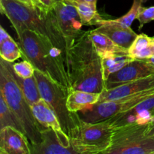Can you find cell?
Segmentation results:
<instances>
[{
	"instance_id": "6da1fadb",
	"label": "cell",
	"mask_w": 154,
	"mask_h": 154,
	"mask_svg": "<svg viewBox=\"0 0 154 154\" xmlns=\"http://www.w3.org/2000/svg\"><path fill=\"white\" fill-rule=\"evenodd\" d=\"M66 68L71 89L102 93L105 89L102 59L89 38L83 32L66 55Z\"/></svg>"
},
{
	"instance_id": "7a4b0ae2",
	"label": "cell",
	"mask_w": 154,
	"mask_h": 154,
	"mask_svg": "<svg viewBox=\"0 0 154 154\" xmlns=\"http://www.w3.org/2000/svg\"><path fill=\"white\" fill-rule=\"evenodd\" d=\"M17 37L23 57L29 60L35 69L70 90L66 55L54 45L48 36L32 30L24 29L17 34Z\"/></svg>"
},
{
	"instance_id": "3957f363",
	"label": "cell",
	"mask_w": 154,
	"mask_h": 154,
	"mask_svg": "<svg viewBox=\"0 0 154 154\" xmlns=\"http://www.w3.org/2000/svg\"><path fill=\"white\" fill-rule=\"evenodd\" d=\"M0 94L22 124L30 145L41 143L42 131L45 128L41 126L35 117L31 105L27 102L12 75L10 63L2 58L0 61Z\"/></svg>"
},
{
	"instance_id": "277c9868",
	"label": "cell",
	"mask_w": 154,
	"mask_h": 154,
	"mask_svg": "<svg viewBox=\"0 0 154 154\" xmlns=\"http://www.w3.org/2000/svg\"><path fill=\"white\" fill-rule=\"evenodd\" d=\"M34 75L42 98L54 110L63 131L69 136L72 129L78 126L81 120L77 113L71 112L68 109L67 97L69 90L37 69L35 70Z\"/></svg>"
},
{
	"instance_id": "5b68a950",
	"label": "cell",
	"mask_w": 154,
	"mask_h": 154,
	"mask_svg": "<svg viewBox=\"0 0 154 154\" xmlns=\"http://www.w3.org/2000/svg\"><path fill=\"white\" fill-rule=\"evenodd\" d=\"M148 125L130 124L114 128L111 145L105 154H154V135Z\"/></svg>"
},
{
	"instance_id": "8992f818",
	"label": "cell",
	"mask_w": 154,
	"mask_h": 154,
	"mask_svg": "<svg viewBox=\"0 0 154 154\" xmlns=\"http://www.w3.org/2000/svg\"><path fill=\"white\" fill-rule=\"evenodd\" d=\"M114 127L108 120L89 123L81 120L69 138L83 149L84 154L104 153L111 145Z\"/></svg>"
},
{
	"instance_id": "52a82bcc",
	"label": "cell",
	"mask_w": 154,
	"mask_h": 154,
	"mask_svg": "<svg viewBox=\"0 0 154 154\" xmlns=\"http://www.w3.org/2000/svg\"><path fill=\"white\" fill-rule=\"evenodd\" d=\"M1 13L10 20L17 34L30 29L49 37L46 14L24 4L19 0H0Z\"/></svg>"
},
{
	"instance_id": "ba28073f",
	"label": "cell",
	"mask_w": 154,
	"mask_h": 154,
	"mask_svg": "<svg viewBox=\"0 0 154 154\" xmlns=\"http://www.w3.org/2000/svg\"><path fill=\"white\" fill-rule=\"evenodd\" d=\"M153 93L154 89H152L123 99L105 101L94 104L90 108L78 111L77 114L81 120L85 122L103 121L133 108Z\"/></svg>"
},
{
	"instance_id": "9c48e42d",
	"label": "cell",
	"mask_w": 154,
	"mask_h": 154,
	"mask_svg": "<svg viewBox=\"0 0 154 154\" xmlns=\"http://www.w3.org/2000/svg\"><path fill=\"white\" fill-rule=\"evenodd\" d=\"M47 15L61 33L69 51L84 32L81 30L84 24L76 8L68 0H59L56 2L54 8L47 13Z\"/></svg>"
},
{
	"instance_id": "30bf717a",
	"label": "cell",
	"mask_w": 154,
	"mask_h": 154,
	"mask_svg": "<svg viewBox=\"0 0 154 154\" xmlns=\"http://www.w3.org/2000/svg\"><path fill=\"white\" fill-rule=\"evenodd\" d=\"M32 154H78L68 135H61L52 128L42 131V141L30 145Z\"/></svg>"
},
{
	"instance_id": "8fae6325",
	"label": "cell",
	"mask_w": 154,
	"mask_h": 154,
	"mask_svg": "<svg viewBox=\"0 0 154 154\" xmlns=\"http://www.w3.org/2000/svg\"><path fill=\"white\" fill-rule=\"evenodd\" d=\"M154 120V93L128 111L108 119L114 128L130 124L147 125Z\"/></svg>"
},
{
	"instance_id": "7c38bea8",
	"label": "cell",
	"mask_w": 154,
	"mask_h": 154,
	"mask_svg": "<svg viewBox=\"0 0 154 154\" xmlns=\"http://www.w3.org/2000/svg\"><path fill=\"white\" fill-rule=\"evenodd\" d=\"M154 75V66L141 60H134L111 74L105 81V88L111 89L124 83L147 78Z\"/></svg>"
},
{
	"instance_id": "4fadbf2b",
	"label": "cell",
	"mask_w": 154,
	"mask_h": 154,
	"mask_svg": "<svg viewBox=\"0 0 154 154\" xmlns=\"http://www.w3.org/2000/svg\"><path fill=\"white\" fill-rule=\"evenodd\" d=\"M154 89V75L147 78L124 83L111 89L105 88L100 94L97 103L116 100Z\"/></svg>"
},
{
	"instance_id": "5bb4252c",
	"label": "cell",
	"mask_w": 154,
	"mask_h": 154,
	"mask_svg": "<svg viewBox=\"0 0 154 154\" xmlns=\"http://www.w3.org/2000/svg\"><path fill=\"white\" fill-rule=\"evenodd\" d=\"M0 153L31 154L30 143L23 132L5 126L0 129Z\"/></svg>"
},
{
	"instance_id": "9a60e30c",
	"label": "cell",
	"mask_w": 154,
	"mask_h": 154,
	"mask_svg": "<svg viewBox=\"0 0 154 154\" xmlns=\"http://www.w3.org/2000/svg\"><path fill=\"white\" fill-rule=\"evenodd\" d=\"M95 30L105 34L117 45L127 50H129L138 35L131 27H124L111 23H102Z\"/></svg>"
},
{
	"instance_id": "2e32d148",
	"label": "cell",
	"mask_w": 154,
	"mask_h": 154,
	"mask_svg": "<svg viewBox=\"0 0 154 154\" xmlns=\"http://www.w3.org/2000/svg\"><path fill=\"white\" fill-rule=\"evenodd\" d=\"M33 114L39 124L44 128H52L57 133L65 135L57 114L45 99H42L31 105ZM67 135V134H66Z\"/></svg>"
},
{
	"instance_id": "e0dca14e",
	"label": "cell",
	"mask_w": 154,
	"mask_h": 154,
	"mask_svg": "<svg viewBox=\"0 0 154 154\" xmlns=\"http://www.w3.org/2000/svg\"><path fill=\"white\" fill-rule=\"evenodd\" d=\"M99 97L100 93L70 89L67 97L68 109L71 112L78 113L97 103Z\"/></svg>"
},
{
	"instance_id": "ac0fdd59",
	"label": "cell",
	"mask_w": 154,
	"mask_h": 154,
	"mask_svg": "<svg viewBox=\"0 0 154 154\" xmlns=\"http://www.w3.org/2000/svg\"><path fill=\"white\" fill-rule=\"evenodd\" d=\"M104 79L106 81L111 74L120 70L126 65L134 60L129 52L108 53L100 56Z\"/></svg>"
},
{
	"instance_id": "d6986e66",
	"label": "cell",
	"mask_w": 154,
	"mask_h": 154,
	"mask_svg": "<svg viewBox=\"0 0 154 154\" xmlns=\"http://www.w3.org/2000/svg\"><path fill=\"white\" fill-rule=\"evenodd\" d=\"M11 63H10V68L12 75L14 78L17 84H18L20 89L23 93L24 96L26 99L29 104L30 105H32L33 104L36 103L39 100H41L42 98L40 94L38 86L35 75L28 78H23L21 77L18 76L14 71Z\"/></svg>"
},
{
	"instance_id": "ffe728a7",
	"label": "cell",
	"mask_w": 154,
	"mask_h": 154,
	"mask_svg": "<svg viewBox=\"0 0 154 154\" xmlns=\"http://www.w3.org/2000/svg\"><path fill=\"white\" fill-rule=\"evenodd\" d=\"M88 32V35L92 41L96 52L99 56H102L108 53H123L129 52V50L125 49L114 43L109 37L103 33L99 32L95 29Z\"/></svg>"
},
{
	"instance_id": "44dd1931",
	"label": "cell",
	"mask_w": 154,
	"mask_h": 154,
	"mask_svg": "<svg viewBox=\"0 0 154 154\" xmlns=\"http://www.w3.org/2000/svg\"><path fill=\"white\" fill-rule=\"evenodd\" d=\"M77 9L80 18L84 25H95L99 20L102 19L98 14L96 3L79 2L68 0Z\"/></svg>"
},
{
	"instance_id": "7402d4cb",
	"label": "cell",
	"mask_w": 154,
	"mask_h": 154,
	"mask_svg": "<svg viewBox=\"0 0 154 154\" xmlns=\"http://www.w3.org/2000/svg\"><path fill=\"white\" fill-rule=\"evenodd\" d=\"M141 1L142 0H134L133 4L131 7L130 10L124 16L117 18L116 20H99L95 23V25L100 26L102 23H111L124 27H131V25L133 23V21L137 19V17H138V14H139L140 11L142 8Z\"/></svg>"
},
{
	"instance_id": "603a6c76",
	"label": "cell",
	"mask_w": 154,
	"mask_h": 154,
	"mask_svg": "<svg viewBox=\"0 0 154 154\" xmlns=\"http://www.w3.org/2000/svg\"><path fill=\"white\" fill-rule=\"evenodd\" d=\"M5 126H12L24 133L21 123L10 109L3 96L0 94V129Z\"/></svg>"
},
{
	"instance_id": "cb8c5ba5",
	"label": "cell",
	"mask_w": 154,
	"mask_h": 154,
	"mask_svg": "<svg viewBox=\"0 0 154 154\" xmlns=\"http://www.w3.org/2000/svg\"><path fill=\"white\" fill-rule=\"evenodd\" d=\"M0 55L5 61L13 63L23 57V51L20 47L10 37L0 42Z\"/></svg>"
},
{
	"instance_id": "d4e9b609",
	"label": "cell",
	"mask_w": 154,
	"mask_h": 154,
	"mask_svg": "<svg viewBox=\"0 0 154 154\" xmlns=\"http://www.w3.org/2000/svg\"><path fill=\"white\" fill-rule=\"evenodd\" d=\"M154 43V38L149 37L145 34L138 35L130 48H129V54L135 60V57L151 46Z\"/></svg>"
},
{
	"instance_id": "484cf974",
	"label": "cell",
	"mask_w": 154,
	"mask_h": 154,
	"mask_svg": "<svg viewBox=\"0 0 154 154\" xmlns=\"http://www.w3.org/2000/svg\"><path fill=\"white\" fill-rule=\"evenodd\" d=\"M12 68L15 73L23 78L32 77L35 70L33 65L27 60H24L22 62L12 64Z\"/></svg>"
},
{
	"instance_id": "4316f807",
	"label": "cell",
	"mask_w": 154,
	"mask_h": 154,
	"mask_svg": "<svg viewBox=\"0 0 154 154\" xmlns=\"http://www.w3.org/2000/svg\"><path fill=\"white\" fill-rule=\"evenodd\" d=\"M137 20L139 22V29H141L143 26L147 23L154 20V6L149 8H141Z\"/></svg>"
},
{
	"instance_id": "83f0119b",
	"label": "cell",
	"mask_w": 154,
	"mask_h": 154,
	"mask_svg": "<svg viewBox=\"0 0 154 154\" xmlns=\"http://www.w3.org/2000/svg\"><path fill=\"white\" fill-rule=\"evenodd\" d=\"M19 1L22 2L23 3L32 8L40 11L44 14H47L50 11V9L47 8L40 0H19Z\"/></svg>"
},
{
	"instance_id": "f1b7e54d",
	"label": "cell",
	"mask_w": 154,
	"mask_h": 154,
	"mask_svg": "<svg viewBox=\"0 0 154 154\" xmlns=\"http://www.w3.org/2000/svg\"><path fill=\"white\" fill-rule=\"evenodd\" d=\"M10 37L11 36L9 35L8 33L4 29V28H3L2 26H0V42H3V41H5V39L8 38Z\"/></svg>"
},
{
	"instance_id": "f546056e",
	"label": "cell",
	"mask_w": 154,
	"mask_h": 154,
	"mask_svg": "<svg viewBox=\"0 0 154 154\" xmlns=\"http://www.w3.org/2000/svg\"><path fill=\"white\" fill-rule=\"evenodd\" d=\"M40 1L42 2L43 3V4L45 5L47 8H48L50 10L54 8L56 2H57L56 0H40Z\"/></svg>"
},
{
	"instance_id": "4dcf8cb0",
	"label": "cell",
	"mask_w": 154,
	"mask_h": 154,
	"mask_svg": "<svg viewBox=\"0 0 154 154\" xmlns=\"http://www.w3.org/2000/svg\"><path fill=\"white\" fill-rule=\"evenodd\" d=\"M147 135H154V120L152 122H150L148 125V128L147 130Z\"/></svg>"
},
{
	"instance_id": "1f68e13d",
	"label": "cell",
	"mask_w": 154,
	"mask_h": 154,
	"mask_svg": "<svg viewBox=\"0 0 154 154\" xmlns=\"http://www.w3.org/2000/svg\"><path fill=\"white\" fill-rule=\"evenodd\" d=\"M73 1L79 2H90V3L97 2V0H73Z\"/></svg>"
},
{
	"instance_id": "d6a6232c",
	"label": "cell",
	"mask_w": 154,
	"mask_h": 154,
	"mask_svg": "<svg viewBox=\"0 0 154 154\" xmlns=\"http://www.w3.org/2000/svg\"><path fill=\"white\" fill-rule=\"evenodd\" d=\"M144 60V61L147 62V63H150V64L153 65V66H154V56H153V57H150V58H148V59H145V60Z\"/></svg>"
},
{
	"instance_id": "836d02e7",
	"label": "cell",
	"mask_w": 154,
	"mask_h": 154,
	"mask_svg": "<svg viewBox=\"0 0 154 154\" xmlns=\"http://www.w3.org/2000/svg\"><path fill=\"white\" fill-rule=\"evenodd\" d=\"M56 1H57H57H59V0H56Z\"/></svg>"
},
{
	"instance_id": "e575fe53",
	"label": "cell",
	"mask_w": 154,
	"mask_h": 154,
	"mask_svg": "<svg viewBox=\"0 0 154 154\" xmlns=\"http://www.w3.org/2000/svg\"><path fill=\"white\" fill-rule=\"evenodd\" d=\"M153 48H154V47H153Z\"/></svg>"
}]
</instances>
